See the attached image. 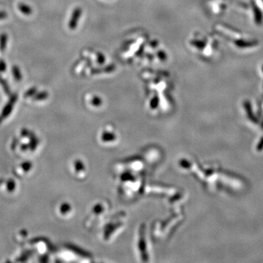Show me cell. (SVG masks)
<instances>
[{
    "instance_id": "obj_6",
    "label": "cell",
    "mask_w": 263,
    "mask_h": 263,
    "mask_svg": "<svg viewBox=\"0 0 263 263\" xmlns=\"http://www.w3.org/2000/svg\"><path fill=\"white\" fill-rule=\"evenodd\" d=\"M7 68V65L3 60H0V72H5Z\"/></svg>"
},
{
    "instance_id": "obj_1",
    "label": "cell",
    "mask_w": 263,
    "mask_h": 263,
    "mask_svg": "<svg viewBox=\"0 0 263 263\" xmlns=\"http://www.w3.org/2000/svg\"><path fill=\"white\" fill-rule=\"evenodd\" d=\"M18 10H20L21 12L23 13L25 16H30L32 13V9H31L30 6L24 3H20L18 5Z\"/></svg>"
},
{
    "instance_id": "obj_5",
    "label": "cell",
    "mask_w": 263,
    "mask_h": 263,
    "mask_svg": "<svg viewBox=\"0 0 263 263\" xmlns=\"http://www.w3.org/2000/svg\"><path fill=\"white\" fill-rule=\"evenodd\" d=\"M37 92V89L36 87H33L31 88V89H29L28 91L26 92V94H25V97H28V96H31L34 95V94H35V92Z\"/></svg>"
},
{
    "instance_id": "obj_2",
    "label": "cell",
    "mask_w": 263,
    "mask_h": 263,
    "mask_svg": "<svg viewBox=\"0 0 263 263\" xmlns=\"http://www.w3.org/2000/svg\"><path fill=\"white\" fill-rule=\"evenodd\" d=\"M8 41V36L7 34L2 33L0 35V50L2 52L5 51V50L7 48Z\"/></svg>"
},
{
    "instance_id": "obj_3",
    "label": "cell",
    "mask_w": 263,
    "mask_h": 263,
    "mask_svg": "<svg viewBox=\"0 0 263 263\" xmlns=\"http://www.w3.org/2000/svg\"><path fill=\"white\" fill-rule=\"evenodd\" d=\"M12 75H13L14 78L16 80V81H20L22 79V74L21 72L20 68L16 65H14L12 68Z\"/></svg>"
},
{
    "instance_id": "obj_8",
    "label": "cell",
    "mask_w": 263,
    "mask_h": 263,
    "mask_svg": "<svg viewBox=\"0 0 263 263\" xmlns=\"http://www.w3.org/2000/svg\"><path fill=\"white\" fill-rule=\"evenodd\" d=\"M8 15L5 11H0V20H4L7 18Z\"/></svg>"
},
{
    "instance_id": "obj_7",
    "label": "cell",
    "mask_w": 263,
    "mask_h": 263,
    "mask_svg": "<svg viewBox=\"0 0 263 263\" xmlns=\"http://www.w3.org/2000/svg\"><path fill=\"white\" fill-rule=\"evenodd\" d=\"M46 96H48V94H46L45 92H42V93H40L39 94H37V95L36 96V97H35V99H36V100L43 99V98L46 97Z\"/></svg>"
},
{
    "instance_id": "obj_4",
    "label": "cell",
    "mask_w": 263,
    "mask_h": 263,
    "mask_svg": "<svg viewBox=\"0 0 263 263\" xmlns=\"http://www.w3.org/2000/svg\"><path fill=\"white\" fill-rule=\"evenodd\" d=\"M0 84H1L4 90H5L6 93H9L10 92V90H9V87H8V85L6 83L4 79L2 78L1 77H0Z\"/></svg>"
}]
</instances>
